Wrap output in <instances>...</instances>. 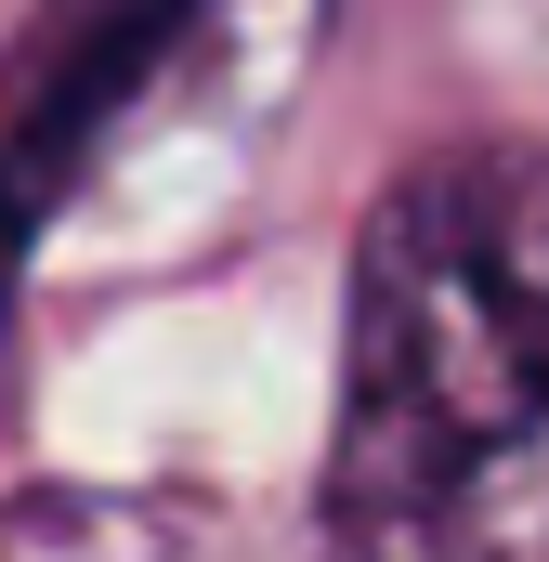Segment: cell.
Instances as JSON below:
<instances>
[{"mask_svg": "<svg viewBox=\"0 0 549 562\" xmlns=\"http://www.w3.org/2000/svg\"><path fill=\"white\" fill-rule=\"evenodd\" d=\"M327 562H549V144L418 157L354 249Z\"/></svg>", "mask_w": 549, "mask_h": 562, "instance_id": "1", "label": "cell"}, {"mask_svg": "<svg viewBox=\"0 0 549 562\" xmlns=\"http://www.w3.org/2000/svg\"><path fill=\"white\" fill-rule=\"evenodd\" d=\"M0 562H327L236 497H183V484H66V497H13Z\"/></svg>", "mask_w": 549, "mask_h": 562, "instance_id": "2", "label": "cell"}]
</instances>
